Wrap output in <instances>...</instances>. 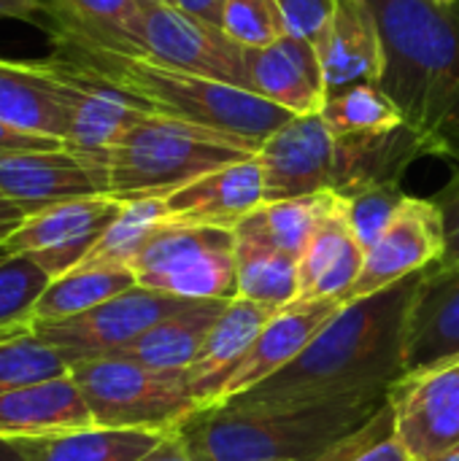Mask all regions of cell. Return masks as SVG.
I'll list each match as a JSON object with an SVG mask.
<instances>
[{
    "instance_id": "cell-34",
    "label": "cell",
    "mask_w": 459,
    "mask_h": 461,
    "mask_svg": "<svg viewBox=\"0 0 459 461\" xmlns=\"http://www.w3.org/2000/svg\"><path fill=\"white\" fill-rule=\"evenodd\" d=\"M330 200V192L295 197V200H279V203H262L257 208V216L271 235V240L287 251L289 257L300 259L317 224Z\"/></svg>"
},
{
    "instance_id": "cell-10",
    "label": "cell",
    "mask_w": 459,
    "mask_h": 461,
    "mask_svg": "<svg viewBox=\"0 0 459 461\" xmlns=\"http://www.w3.org/2000/svg\"><path fill=\"white\" fill-rule=\"evenodd\" d=\"M70 81V122L65 149L92 173L97 186L108 194V162L122 135L146 113H154L141 97L114 84L111 78L54 57Z\"/></svg>"
},
{
    "instance_id": "cell-23",
    "label": "cell",
    "mask_w": 459,
    "mask_h": 461,
    "mask_svg": "<svg viewBox=\"0 0 459 461\" xmlns=\"http://www.w3.org/2000/svg\"><path fill=\"white\" fill-rule=\"evenodd\" d=\"M41 5L51 43L143 57L138 38L141 5L135 0H41Z\"/></svg>"
},
{
    "instance_id": "cell-15",
    "label": "cell",
    "mask_w": 459,
    "mask_h": 461,
    "mask_svg": "<svg viewBox=\"0 0 459 461\" xmlns=\"http://www.w3.org/2000/svg\"><path fill=\"white\" fill-rule=\"evenodd\" d=\"M459 357V265L425 270L406 316L403 375Z\"/></svg>"
},
{
    "instance_id": "cell-22",
    "label": "cell",
    "mask_w": 459,
    "mask_h": 461,
    "mask_svg": "<svg viewBox=\"0 0 459 461\" xmlns=\"http://www.w3.org/2000/svg\"><path fill=\"white\" fill-rule=\"evenodd\" d=\"M95 427L70 373L0 394V440H41Z\"/></svg>"
},
{
    "instance_id": "cell-25",
    "label": "cell",
    "mask_w": 459,
    "mask_h": 461,
    "mask_svg": "<svg viewBox=\"0 0 459 461\" xmlns=\"http://www.w3.org/2000/svg\"><path fill=\"white\" fill-rule=\"evenodd\" d=\"M273 313H276L273 308L257 305L243 297H235L225 305L197 359L187 370V381L197 402V411H208L219 405L227 381L238 370L241 359L249 354L254 338L273 319Z\"/></svg>"
},
{
    "instance_id": "cell-4",
    "label": "cell",
    "mask_w": 459,
    "mask_h": 461,
    "mask_svg": "<svg viewBox=\"0 0 459 461\" xmlns=\"http://www.w3.org/2000/svg\"><path fill=\"white\" fill-rule=\"evenodd\" d=\"M54 57L78 62L111 78L114 84L141 97L154 113H165L173 119H184L225 132L257 149L292 119L289 111L254 92L197 73H187L179 68H168L146 57L84 51L68 43H54Z\"/></svg>"
},
{
    "instance_id": "cell-18",
    "label": "cell",
    "mask_w": 459,
    "mask_h": 461,
    "mask_svg": "<svg viewBox=\"0 0 459 461\" xmlns=\"http://www.w3.org/2000/svg\"><path fill=\"white\" fill-rule=\"evenodd\" d=\"M314 46L319 54L327 97L352 86L379 84L384 70V43L368 0H335L333 19Z\"/></svg>"
},
{
    "instance_id": "cell-40",
    "label": "cell",
    "mask_w": 459,
    "mask_h": 461,
    "mask_svg": "<svg viewBox=\"0 0 459 461\" xmlns=\"http://www.w3.org/2000/svg\"><path fill=\"white\" fill-rule=\"evenodd\" d=\"M43 149H65V146L54 138L30 135L0 122V151H43Z\"/></svg>"
},
{
    "instance_id": "cell-51",
    "label": "cell",
    "mask_w": 459,
    "mask_h": 461,
    "mask_svg": "<svg viewBox=\"0 0 459 461\" xmlns=\"http://www.w3.org/2000/svg\"><path fill=\"white\" fill-rule=\"evenodd\" d=\"M0 257H3V249H0Z\"/></svg>"
},
{
    "instance_id": "cell-21",
    "label": "cell",
    "mask_w": 459,
    "mask_h": 461,
    "mask_svg": "<svg viewBox=\"0 0 459 461\" xmlns=\"http://www.w3.org/2000/svg\"><path fill=\"white\" fill-rule=\"evenodd\" d=\"M0 192L24 216L65 200L106 194L68 149L0 151Z\"/></svg>"
},
{
    "instance_id": "cell-41",
    "label": "cell",
    "mask_w": 459,
    "mask_h": 461,
    "mask_svg": "<svg viewBox=\"0 0 459 461\" xmlns=\"http://www.w3.org/2000/svg\"><path fill=\"white\" fill-rule=\"evenodd\" d=\"M170 5H176L179 11H184V14L195 16V19H203L208 24L222 27L227 0H173Z\"/></svg>"
},
{
    "instance_id": "cell-48",
    "label": "cell",
    "mask_w": 459,
    "mask_h": 461,
    "mask_svg": "<svg viewBox=\"0 0 459 461\" xmlns=\"http://www.w3.org/2000/svg\"><path fill=\"white\" fill-rule=\"evenodd\" d=\"M138 5H170L173 0H135Z\"/></svg>"
},
{
    "instance_id": "cell-11",
    "label": "cell",
    "mask_w": 459,
    "mask_h": 461,
    "mask_svg": "<svg viewBox=\"0 0 459 461\" xmlns=\"http://www.w3.org/2000/svg\"><path fill=\"white\" fill-rule=\"evenodd\" d=\"M122 211V200L111 194L76 197L49 205L8 232L0 243L3 254H24L54 281L76 270L108 224Z\"/></svg>"
},
{
    "instance_id": "cell-35",
    "label": "cell",
    "mask_w": 459,
    "mask_h": 461,
    "mask_svg": "<svg viewBox=\"0 0 459 461\" xmlns=\"http://www.w3.org/2000/svg\"><path fill=\"white\" fill-rule=\"evenodd\" d=\"M51 278L43 267H38L24 254H3L0 257V327L32 324V308L38 297L46 292Z\"/></svg>"
},
{
    "instance_id": "cell-29",
    "label": "cell",
    "mask_w": 459,
    "mask_h": 461,
    "mask_svg": "<svg viewBox=\"0 0 459 461\" xmlns=\"http://www.w3.org/2000/svg\"><path fill=\"white\" fill-rule=\"evenodd\" d=\"M168 432L89 427L68 435L14 443L24 461H138Z\"/></svg>"
},
{
    "instance_id": "cell-43",
    "label": "cell",
    "mask_w": 459,
    "mask_h": 461,
    "mask_svg": "<svg viewBox=\"0 0 459 461\" xmlns=\"http://www.w3.org/2000/svg\"><path fill=\"white\" fill-rule=\"evenodd\" d=\"M0 19L35 22L43 27V5L41 0H0Z\"/></svg>"
},
{
    "instance_id": "cell-3",
    "label": "cell",
    "mask_w": 459,
    "mask_h": 461,
    "mask_svg": "<svg viewBox=\"0 0 459 461\" xmlns=\"http://www.w3.org/2000/svg\"><path fill=\"white\" fill-rule=\"evenodd\" d=\"M387 397H346L303 408L216 405L176 427L195 461H314L368 424Z\"/></svg>"
},
{
    "instance_id": "cell-8",
    "label": "cell",
    "mask_w": 459,
    "mask_h": 461,
    "mask_svg": "<svg viewBox=\"0 0 459 461\" xmlns=\"http://www.w3.org/2000/svg\"><path fill=\"white\" fill-rule=\"evenodd\" d=\"M138 38L143 57L151 62L252 92L249 49L216 24L195 19L176 5H141Z\"/></svg>"
},
{
    "instance_id": "cell-44",
    "label": "cell",
    "mask_w": 459,
    "mask_h": 461,
    "mask_svg": "<svg viewBox=\"0 0 459 461\" xmlns=\"http://www.w3.org/2000/svg\"><path fill=\"white\" fill-rule=\"evenodd\" d=\"M354 461H409V456H406L403 446L395 438H390V440H381L376 448H371L368 454H363L360 459Z\"/></svg>"
},
{
    "instance_id": "cell-24",
    "label": "cell",
    "mask_w": 459,
    "mask_h": 461,
    "mask_svg": "<svg viewBox=\"0 0 459 461\" xmlns=\"http://www.w3.org/2000/svg\"><path fill=\"white\" fill-rule=\"evenodd\" d=\"M252 92L281 105L292 116L319 113L327 86L317 46L300 38H281L265 49H249Z\"/></svg>"
},
{
    "instance_id": "cell-1",
    "label": "cell",
    "mask_w": 459,
    "mask_h": 461,
    "mask_svg": "<svg viewBox=\"0 0 459 461\" xmlns=\"http://www.w3.org/2000/svg\"><path fill=\"white\" fill-rule=\"evenodd\" d=\"M422 276L425 270L384 292L344 303L292 365L222 405L276 411L346 397H387L403 375L406 316Z\"/></svg>"
},
{
    "instance_id": "cell-19",
    "label": "cell",
    "mask_w": 459,
    "mask_h": 461,
    "mask_svg": "<svg viewBox=\"0 0 459 461\" xmlns=\"http://www.w3.org/2000/svg\"><path fill=\"white\" fill-rule=\"evenodd\" d=\"M365 262V249L349 219V203L330 192L319 224L298 259V300L335 297L346 303Z\"/></svg>"
},
{
    "instance_id": "cell-32",
    "label": "cell",
    "mask_w": 459,
    "mask_h": 461,
    "mask_svg": "<svg viewBox=\"0 0 459 461\" xmlns=\"http://www.w3.org/2000/svg\"><path fill=\"white\" fill-rule=\"evenodd\" d=\"M325 124L333 135H373V132H390L403 127V113L387 97L379 84H363L352 86L341 95L327 97L325 108L319 111Z\"/></svg>"
},
{
    "instance_id": "cell-17",
    "label": "cell",
    "mask_w": 459,
    "mask_h": 461,
    "mask_svg": "<svg viewBox=\"0 0 459 461\" xmlns=\"http://www.w3.org/2000/svg\"><path fill=\"white\" fill-rule=\"evenodd\" d=\"M341 308H344L341 300L325 297V300H295L287 308L276 311L273 319L254 338L249 354L241 359L233 378L227 381L219 405L246 394L249 389L260 386L262 381L292 365Z\"/></svg>"
},
{
    "instance_id": "cell-30",
    "label": "cell",
    "mask_w": 459,
    "mask_h": 461,
    "mask_svg": "<svg viewBox=\"0 0 459 461\" xmlns=\"http://www.w3.org/2000/svg\"><path fill=\"white\" fill-rule=\"evenodd\" d=\"M138 286L133 270H116V267H76L60 278H54L46 292L38 297L32 308V324H57L73 316H81L116 294Z\"/></svg>"
},
{
    "instance_id": "cell-26",
    "label": "cell",
    "mask_w": 459,
    "mask_h": 461,
    "mask_svg": "<svg viewBox=\"0 0 459 461\" xmlns=\"http://www.w3.org/2000/svg\"><path fill=\"white\" fill-rule=\"evenodd\" d=\"M419 157H427V149L406 124L373 135H335L333 192L352 197L371 186H400L406 170Z\"/></svg>"
},
{
    "instance_id": "cell-27",
    "label": "cell",
    "mask_w": 459,
    "mask_h": 461,
    "mask_svg": "<svg viewBox=\"0 0 459 461\" xmlns=\"http://www.w3.org/2000/svg\"><path fill=\"white\" fill-rule=\"evenodd\" d=\"M235 281L238 297L281 311L298 300V259L281 251L265 232L257 211L235 230Z\"/></svg>"
},
{
    "instance_id": "cell-47",
    "label": "cell",
    "mask_w": 459,
    "mask_h": 461,
    "mask_svg": "<svg viewBox=\"0 0 459 461\" xmlns=\"http://www.w3.org/2000/svg\"><path fill=\"white\" fill-rule=\"evenodd\" d=\"M0 461H24V456L19 454V448L14 443L0 440Z\"/></svg>"
},
{
    "instance_id": "cell-38",
    "label": "cell",
    "mask_w": 459,
    "mask_h": 461,
    "mask_svg": "<svg viewBox=\"0 0 459 461\" xmlns=\"http://www.w3.org/2000/svg\"><path fill=\"white\" fill-rule=\"evenodd\" d=\"M276 3L281 8L287 35L311 43H317V38L322 35V30L327 27L335 11V0H276Z\"/></svg>"
},
{
    "instance_id": "cell-49",
    "label": "cell",
    "mask_w": 459,
    "mask_h": 461,
    "mask_svg": "<svg viewBox=\"0 0 459 461\" xmlns=\"http://www.w3.org/2000/svg\"><path fill=\"white\" fill-rule=\"evenodd\" d=\"M446 461H459V454H454V456H449V459Z\"/></svg>"
},
{
    "instance_id": "cell-50",
    "label": "cell",
    "mask_w": 459,
    "mask_h": 461,
    "mask_svg": "<svg viewBox=\"0 0 459 461\" xmlns=\"http://www.w3.org/2000/svg\"><path fill=\"white\" fill-rule=\"evenodd\" d=\"M438 3H459V0H438Z\"/></svg>"
},
{
    "instance_id": "cell-6",
    "label": "cell",
    "mask_w": 459,
    "mask_h": 461,
    "mask_svg": "<svg viewBox=\"0 0 459 461\" xmlns=\"http://www.w3.org/2000/svg\"><path fill=\"white\" fill-rule=\"evenodd\" d=\"M95 427L173 432L197 413L187 370H154L127 357L70 362Z\"/></svg>"
},
{
    "instance_id": "cell-36",
    "label": "cell",
    "mask_w": 459,
    "mask_h": 461,
    "mask_svg": "<svg viewBox=\"0 0 459 461\" xmlns=\"http://www.w3.org/2000/svg\"><path fill=\"white\" fill-rule=\"evenodd\" d=\"M222 30L246 49H265L287 38V24L276 0H227Z\"/></svg>"
},
{
    "instance_id": "cell-9",
    "label": "cell",
    "mask_w": 459,
    "mask_h": 461,
    "mask_svg": "<svg viewBox=\"0 0 459 461\" xmlns=\"http://www.w3.org/2000/svg\"><path fill=\"white\" fill-rule=\"evenodd\" d=\"M387 405L409 461L459 454V357L400 375L387 392Z\"/></svg>"
},
{
    "instance_id": "cell-20",
    "label": "cell",
    "mask_w": 459,
    "mask_h": 461,
    "mask_svg": "<svg viewBox=\"0 0 459 461\" xmlns=\"http://www.w3.org/2000/svg\"><path fill=\"white\" fill-rule=\"evenodd\" d=\"M265 203L262 167L257 154L200 176L165 197L168 216L173 224L222 227L235 230L249 213Z\"/></svg>"
},
{
    "instance_id": "cell-31",
    "label": "cell",
    "mask_w": 459,
    "mask_h": 461,
    "mask_svg": "<svg viewBox=\"0 0 459 461\" xmlns=\"http://www.w3.org/2000/svg\"><path fill=\"white\" fill-rule=\"evenodd\" d=\"M170 221L168 205L162 197H143L122 203V211L92 246L87 259L78 267H116L130 270L141 257L146 243Z\"/></svg>"
},
{
    "instance_id": "cell-39",
    "label": "cell",
    "mask_w": 459,
    "mask_h": 461,
    "mask_svg": "<svg viewBox=\"0 0 459 461\" xmlns=\"http://www.w3.org/2000/svg\"><path fill=\"white\" fill-rule=\"evenodd\" d=\"M433 200L441 208L444 227H446V257L441 262L459 265V167L454 170L452 181Z\"/></svg>"
},
{
    "instance_id": "cell-28",
    "label": "cell",
    "mask_w": 459,
    "mask_h": 461,
    "mask_svg": "<svg viewBox=\"0 0 459 461\" xmlns=\"http://www.w3.org/2000/svg\"><path fill=\"white\" fill-rule=\"evenodd\" d=\"M225 305V300H187L179 311L157 321L149 332L114 357H127L154 370H189Z\"/></svg>"
},
{
    "instance_id": "cell-42",
    "label": "cell",
    "mask_w": 459,
    "mask_h": 461,
    "mask_svg": "<svg viewBox=\"0 0 459 461\" xmlns=\"http://www.w3.org/2000/svg\"><path fill=\"white\" fill-rule=\"evenodd\" d=\"M138 461H195L192 459V454H189V448H187V443L181 440V435L173 429V432H168L146 456H141Z\"/></svg>"
},
{
    "instance_id": "cell-2",
    "label": "cell",
    "mask_w": 459,
    "mask_h": 461,
    "mask_svg": "<svg viewBox=\"0 0 459 461\" xmlns=\"http://www.w3.org/2000/svg\"><path fill=\"white\" fill-rule=\"evenodd\" d=\"M376 14L384 70L379 89L427 157L459 167V3L368 0Z\"/></svg>"
},
{
    "instance_id": "cell-46",
    "label": "cell",
    "mask_w": 459,
    "mask_h": 461,
    "mask_svg": "<svg viewBox=\"0 0 459 461\" xmlns=\"http://www.w3.org/2000/svg\"><path fill=\"white\" fill-rule=\"evenodd\" d=\"M30 332H35V330H32V327H27V324L0 327V343H5V340H14V338H22V335H30Z\"/></svg>"
},
{
    "instance_id": "cell-12",
    "label": "cell",
    "mask_w": 459,
    "mask_h": 461,
    "mask_svg": "<svg viewBox=\"0 0 459 461\" xmlns=\"http://www.w3.org/2000/svg\"><path fill=\"white\" fill-rule=\"evenodd\" d=\"M184 303L187 300L181 297L133 286L81 316L35 327V335L57 348L68 365L78 359L114 357L135 343L143 332H149L157 321L179 311Z\"/></svg>"
},
{
    "instance_id": "cell-33",
    "label": "cell",
    "mask_w": 459,
    "mask_h": 461,
    "mask_svg": "<svg viewBox=\"0 0 459 461\" xmlns=\"http://www.w3.org/2000/svg\"><path fill=\"white\" fill-rule=\"evenodd\" d=\"M70 373L68 359L35 332L0 343V394Z\"/></svg>"
},
{
    "instance_id": "cell-45",
    "label": "cell",
    "mask_w": 459,
    "mask_h": 461,
    "mask_svg": "<svg viewBox=\"0 0 459 461\" xmlns=\"http://www.w3.org/2000/svg\"><path fill=\"white\" fill-rule=\"evenodd\" d=\"M22 221H24V213L0 192V243H3V238H5L8 232H14Z\"/></svg>"
},
{
    "instance_id": "cell-14",
    "label": "cell",
    "mask_w": 459,
    "mask_h": 461,
    "mask_svg": "<svg viewBox=\"0 0 459 461\" xmlns=\"http://www.w3.org/2000/svg\"><path fill=\"white\" fill-rule=\"evenodd\" d=\"M262 167L265 203L333 192L335 135L322 113L292 116L257 151Z\"/></svg>"
},
{
    "instance_id": "cell-7",
    "label": "cell",
    "mask_w": 459,
    "mask_h": 461,
    "mask_svg": "<svg viewBox=\"0 0 459 461\" xmlns=\"http://www.w3.org/2000/svg\"><path fill=\"white\" fill-rule=\"evenodd\" d=\"M135 284L181 300H235L233 230L168 221L133 262Z\"/></svg>"
},
{
    "instance_id": "cell-37",
    "label": "cell",
    "mask_w": 459,
    "mask_h": 461,
    "mask_svg": "<svg viewBox=\"0 0 459 461\" xmlns=\"http://www.w3.org/2000/svg\"><path fill=\"white\" fill-rule=\"evenodd\" d=\"M403 197H406L403 186H371L352 197H344L349 203L352 227L365 251L379 240V235L390 224V219L398 211V205L403 203Z\"/></svg>"
},
{
    "instance_id": "cell-5",
    "label": "cell",
    "mask_w": 459,
    "mask_h": 461,
    "mask_svg": "<svg viewBox=\"0 0 459 461\" xmlns=\"http://www.w3.org/2000/svg\"><path fill=\"white\" fill-rule=\"evenodd\" d=\"M260 149L225 132L173 119L141 116L114 146L108 162V194L127 203L168 197L206 173L243 162Z\"/></svg>"
},
{
    "instance_id": "cell-13",
    "label": "cell",
    "mask_w": 459,
    "mask_h": 461,
    "mask_svg": "<svg viewBox=\"0 0 459 461\" xmlns=\"http://www.w3.org/2000/svg\"><path fill=\"white\" fill-rule=\"evenodd\" d=\"M446 257V227L436 200L406 194L379 240L365 251L363 273L346 303L384 292Z\"/></svg>"
},
{
    "instance_id": "cell-16",
    "label": "cell",
    "mask_w": 459,
    "mask_h": 461,
    "mask_svg": "<svg viewBox=\"0 0 459 461\" xmlns=\"http://www.w3.org/2000/svg\"><path fill=\"white\" fill-rule=\"evenodd\" d=\"M0 122L65 146L70 81L54 57L46 62L0 59Z\"/></svg>"
}]
</instances>
